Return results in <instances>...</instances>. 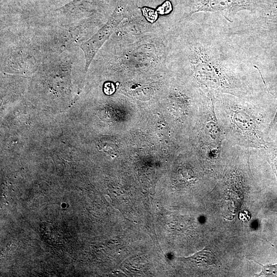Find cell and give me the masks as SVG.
<instances>
[{"label": "cell", "mask_w": 277, "mask_h": 277, "mask_svg": "<svg viewBox=\"0 0 277 277\" xmlns=\"http://www.w3.org/2000/svg\"><path fill=\"white\" fill-rule=\"evenodd\" d=\"M168 65H183L206 92L250 99L251 89L245 80L201 40L183 37L174 31L170 40Z\"/></svg>", "instance_id": "obj_1"}, {"label": "cell", "mask_w": 277, "mask_h": 277, "mask_svg": "<svg viewBox=\"0 0 277 277\" xmlns=\"http://www.w3.org/2000/svg\"><path fill=\"white\" fill-rule=\"evenodd\" d=\"M213 94L224 142L250 149L266 148L269 142L265 139L264 117L259 108L250 100L225 93Z\"/></svg>", "instance_id": "obj_2"}, {"label": "cell", "mask_w": 277, "mask_h": 277, "mask_svg": "<svg viewBox=\"0 0 277 277\" xmlns=\"http://www.w3.org/2000/svg\"><path fill=\"white\" fill-rule=\"evenodd\" d=\"M123 5H119L114 10L105 24L89 39L80 46L85 60L84 70L86 74L92 60L104 43L112 36L124 19L131 16Z\"/></svg>", "instance_id": "obj_3"}, {"label": "cell", "mask_w": 277, "mask_h": 277, "mask_svg": "<svg viewBox=\"0 0 277 277\" xmlns=\"http://www.w3.org/2000/svg\"><path fill=\"white\" fill-rule=\"evenodd\" d=\"M189 10L181 19L190 17L199 12H211L221 14L227 20L242 10L255 11L257 0H188Z\"/></svg>", "instance_id": "obj_4"}, {"label": "cell", "mask_w": 277, "mask_h": 277, "mask_svg": "<svg viewBox=\"0 0 277 277\" xmlns=\"http://www.w3.org/2000/svg\"><path fill=\"white\" fill-rule=\"evenodd\" d=\"M258 22L264 29L277 32V0H257L254 12Z\"/></svg>", "instance_id": "obj_5"}, {"label": "cell", "mask_w": 277, "mask_h": 277, "mask_svg": "<svg viewBox=\"0 0 277 277\" xmlns=\"http://www.w3.org/2000/svg\"><path fill=\"white\" fill-rule=\"evenodd\" d=\"M187 260L199 267H207L215 265L216 262L214 255L206 248L187 258Z\"/></svg>", "instance_id": "obj_6"}, {"label": "cell", "mask_w": 277, "mask_h": 277, "mask_svg": "<svg viewBox=\"0 0 277 277\" xmlns=\"http://www.w3.org/2000/svg\"><path fill=\"white\" fill-rule=\"evenodd\" d=\"M263 151L264 152L266 160L270 165L277 181V140L269 142L267 146Z\"/></svg>", "instance_id": "obj_7"}, {"label": "cell", "mask_w": 277, "mask_h": 277, "mask_svg": "<svg viewBox=\"0 0 277 277\" xmlns=\"http://www.w3.org/2000/svg\"><path fill=\"white\" fill-rule=\"evenodd\" d=\"M257 264L262 266L261 271L258 273L254 274L255 276H277V264L271 265L267 264L266 265H262L256 261L253 260Z\"/></svg>", "instance_id": "obj_8"}, {"label": "cell", "mask_w": 277, "mask_h": 277, "mask_svg": "<svg viewBox=\"0 0 277 277\" xmlns=\"http://www.w3.org/2000/svg\"><path fill=\"white\" fill-rule=\"evenodd\" d=\"M158 14L164 15L168 14L172 10V5L170 1H166L156 10Z\"/></svg>", "instance_id": "obj_9"}, {"label": "cell", "mask_w": 277, "mask_h": 277, "mask_svg": "<svg viewBox=\"0 0 277 277\" xmlns=\"http://www.w3.org/2000/svg\"><path fill=\"white\" fill-rule=\"evenodd\" d=\"M276 124H277V107L276 108V111L275 112L274 115L269 124L267 131H269L271 129L273 128Z\"/></svg>", "instance_id": "obj_10"}]
</instances>
